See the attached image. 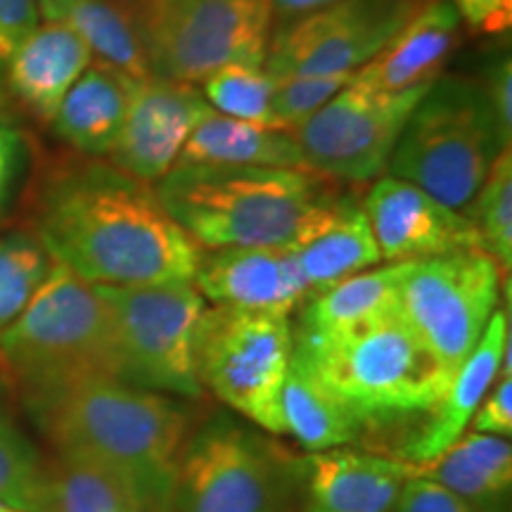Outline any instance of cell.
I'll return each mask as SVG.
<instances>
[{"label":"cell","instance_id":"f35d334b","mask_svg":"<svg viewBox=\"0 0 512 512\" xmlns=\"http://www.w3.org/2000/svg\"><path fill=\"white\" fill-rule=\"evenodd\" d=\"M24 157V138L15 121L0 114V214L8 202L12 185L17 181Z\"/></svg>","mask_w":512,"mask_h":512},{"label":"cell","instance_id":"4dcf8cb0","mask_svg":"<svg viewBox=\"0 0 512 512\" xmlns=\"http://www.w3.org/2000/svg\"><path fill=\"white\" fill-rule=\"evenodd\" d=\"M197 86L214 112L275 126L271 119L275 79L266 72L264 64H228Z\"/></svg>","mask_w":512,"mask_h":512},{"label":"cell","instance_id":"7402d4cb","mask_svg":"<svg viewBox=\"0 0 512 512\" xmlns=\"http://www.w3.org/2000/svg\"><path fill=\"white\" fill-rule=\"evenodd\" d=\"M178 164L309 169L292 131L259 121L233 119L214 110L192 128Z\"/></svg>","mask_w":512,"mask_h":512},{"label":"cell","instance_id":"3957f363","mask_svg":"<svg viewBox=\"0 0 512 512\" xmlns=\"http://www.w3.org/2000/svg\"><path fill=\"white\" fill-rule=\"evenodd\" d=\"M155 188L202 249H297L349 202L339 195V181L311 169L178 164Z\"/></svg>","mask_w":512,"mask_h":512},{"label":"cell","instance_id":"d6986e66","mask_svg":"<svg viewBox=\"0 0 512 512\" xmlns=\"http://www.w3.org/2000/svg\"><path fill=\"white\" fill-rule=\"evenodd\" d=\"M460 17L451 0H427L392 36L354 81L377 91H406L439 79L460 38Z\"/></svg>","mask_w":512,"mask_h":512},{"label":"cell","instance_id":"8d00e7d4","mask_svg":"<svg viewBox=\"0 0 512 512\" xmlns=\"http://www.w3.org/2000/svg\"><path fill=\"white\" fill-rule=\"evenodd\" d=\"M36 0H0V67H5L19 43L38 27Z\"/></svg>","mask_w":512,"mask_h":512},{"label":"cell","instance_id":"4fadbf2b","mask_svg":"<svg viewBox=\"0 0 512 512\" xmlns=\"http://www.w3.org/2000/svg\"><path fill=\"white\" fill-rule=\"evenodd\" d=\"M427 0H335L328 8L285 24L271 36L266 72L356 74Z\"/></svg>","mask_w":512,"mask_h":512},{"label":"cell","instance_id":"7c38bea8","mask_svg":"<svg viewBox=\"0 0 512 512\" xmlns=\"http://www.w3.org/2000/svg\"><path fill=\"white\" fill-rule=\"evenodd\" d=\"M427 86L377 91L351 79L328 105L292 128L306 166L339 183H370L387 174L399 136Z\"/></svg>","mask_w":512,"mask_h":512},{"label":"cell","instance_id":"e0dca14e","mask_svg":"<svg viewBox=\"0 0 512 512\" xmlns=\"http://www.w3.org/2000/svg\"><path fill=\"white\" fill-rule=\"evenodd\" d=\"M415 467L351 448H328L306 458L304 512H394Z\"/></svg>","mask_w":512,"mask_h":512},{"label":"cell","instance_id":"60d3db41","mask_svg":"<svg viewBox=\"0 0 512 512\" xmlns=\"http://www.w3.org/2000/svg\"><path fill=\"white\" fill-rule=\"evenodd\" d=\"M0 512H19V510L10 508V505H3V503H0Z\"/></svg>","mask_w":512,"mask_h":512},{"label":"cell","instance_id":"ab89813d","mask_svg":"<svg viewBox=\"0 0 512 512\" xmlns=\"http://www.w3.org/2000/svg\"><path fill=\"white\" fill-rule=\"evenodd\" d=\"M332 3H335V0H271L273 17L278 15L285 24H290L299 17L311 15V12L328 8Z\"/></svg>","mask_w":512,"mask_h":512},{"label":"cell","instance_id":"f1b7e54d","mask_svg":"<svg viewBox=\"0 0 512 512\" xmlns=\"http://www.w3.org/2000/svg\"><path fill=\"white\" fill-rule=\"evenodd\" d=\"M8 392L10 382L0 370V503L19 512H38L46 458L19 427Z\"/></svg>","mask_w":512,"mask_h":512},{"label":"cell","instance_id":"ffe728a7","mask_svg":"<svg viewBox=\"0 0 512 512\" xmlns=\"http://www.w3.org/2000/svg\"><path fill=\"white\" fill-rule=\"evenodd\" d=\"M93 55L86 43L60 24L43 22L19 43L8 60L12 93L38 119L53 121L64 95L91 67Z\"/></svg>","mask_w":512,"mask_h":512},{"label":"cell","instance_id":"5bb4252c","mask_svg":"<svg viewBox=\"0 0 512 512\" xmlns=\"http://www.w3.org/2000/svg\"><path fill=\"white\" fill-rule=\"evenodd\" d=\"M211 112L197 83L145 76L128 91L124 124L110 164L150 185L174 169L185 140Z\"/></svg>","mask_w":512,"mask_h":512},{"label":"cell","instance_id":"8fae6325","mask_svg":"<svg viewBox=\"0 0 512 512\" xmlns=\"http://www.w3.org/2000/svg\"><path fill=\"white\" fill-rule=\"evenodd\" d=\"M503 271L482 249L408 261L399 313L448 373L467 361L501 304Z\"/></svg>","mask_w":512,"mask_h":512},{"label":"cell","instance_id":"d4e9b609","mask_svg":"<svg viewBox=\"0 0 512 512\" xmlns=\"http://www.w3.org/2000/svg\"><path fill=\"white\" fill-rule=\"evenodd\" d=\"M290 252L309 287V294L328 290L351 275L382 264L380 247L375 242L366 211L351 200L323 233Z\"/></svg>","mask_w":512,"mask_h":512},{"label":"cell","instance_id":"836d02e7","mask_svg":"<svg viewBox=\"0 0 512 512\" xmlns=\"http://www.w3.org/2000/svg\"><path fill=\"white\" fill-rule=\"evenodd\" d=\"M394 512H482L475 505L465 503L446 486H441L430 477L413 475L403 486L399 503Z\"/></svg>","mask_w":512,"mask_h":512},{"label":"cell","instance_id":"277c9868","mask_svg":"<svg viewBox=\"0 0 512 512\" xmlns=\"http://www.w3.org/2000/svg\"><path fill=\"white\" fill-rule=\"evenodd\" d=\"M0 370L24 408L114 377L110 313L98 287L53 264L27 309L0 332Z\"/></svg>","mask_w":512,"mask_h":512},{"label":"cell","instance_id":"5b68a950","mask_svg":"<svg viewBox=\"0 0 512 512\" xmlns=\"http://www.w3.org/2000/svg\"><path fill=\"white\" fill-rule=\"evenodd\" d=\"M294 356L363 425L432 411L453 377L399 311L344 335L294 337Z\"/></svg>","mask_w":512,"mask_h":512},{"label":"cell","instance_id":"1f68e13d","mask_svg":"<svg viewBox=\"0 0 512 512\" xmlns=\"http://www.w3.org/2000/svg\"><path fill=\"white\" fill-rule=\"evenodd\" d=\"M50 268L53 259L31 233L0 238V332L27 309Z\"/></svg>","mask_w":512,"mask_h":512},{"label":"cell","instance_id":"8992f818","mask_svg":"<svg viewBox=\"0 0 512 512\" xmlns=\"http://www.w3.org/2000/svg\"><path fill=\"white\" fill-rule=\"evenodd\" d=\"M503 147L479 81L441 74L403 126L387 174L463 211Z\"/></svg>","mask_w":512,"mask_h":512},{"label":"cell","instance_id":"f546056e","mask_svg":"<svg viewBox=\"0 0 512 512\" xmlns=\"http://www.w3.org/2000/svg\"><path fill=\"white\" fill-rule=\"evenodd\" d=\"M479 247L508 273L512 266V150L503 147L467 207Z\"/></svg>","mask_w":512,"mask_h":512},{"label":"cell","instance_id":"44dd1931","mask_svg":"<svg viewBox=\"0 0 512 512\" xmlns=\"http://www.w3.org/2000/svg\"><path fill=\"white\" fill-rule=\"evenodd\" d=\"M131 83L117 69L93 60L50 121L57 136L83 157L110 155L124 124Z\"/></svg>","mask_w":512,"mask_h":512},{"label":"cell","instance_id":"52a82bcc","mask_svg":"<svg viewBox=\"0 0 512 512\" xmlns=\"http://www.w3.org/2000/svg\"><path fill=\"white\" fill-rule=\"evenodd\" d=\"M152 76L200 83L228 64H264L271 0H114Z\"/></svg>","mask_w":512,"mask_h":512},{"label":"cell","instance_id":"ac0fdd59","mask_svg":"<svg viewBox=\"0 0 512 512\" xmlns=\"http://www.w3.org/2000/svg\"><path fill=\"white\" fill-rule=\"evenodd\" d=\"M512 344L510 313L498 309L486 325L482 339L448 382L444 396L432 408L430 425L403 448V460L415 470H427L444 456L470 427L472 415L496 382L503 363V351Z\"/></svg>","mask_w":512,"mask_h":512},{"label":"cell","instance_id":"ba28073f","mask_svg":"<svg viewBox=\"0 0 512 512\" xmlns=\"http://www.w3.org/2000/svg\"><path fill=\"white\" fill-rule=\"evenodd\" d=\"M110 313L114 377L131 387L200 399L197 332L207 299L192 283L95 285Z\"/></svg>","mask_w":512,"mask_h":512},{"label":"cell","instance_id":"9a60e30c","mask_svg":"<svg viewBox=\"0 0 512 512\" xmlns=\"http://www.w3.org/2000/svg\"><path fill=\"white\" fill-rule=\"evenodd\" d=\"M363 211L387 264L482 249L463 211L446 207L430 192L396 176L377 178Z\"/></svg>","mask_w":512,"mask_h":512},{"label":"cell","instance_id":"603a6c76","mask_svg":"<svg viewBox=\"0 0 512 512\" xmlns=\"http://www.w3.org/2000/svg\"><path fill=\"white\" fill-rule=\"evenodd\" d=\"M408 261L370 268L304 299L294 337L318 339L344 335L399 311V285Z\"/></svg>","mask_w":512,"mask_h":512},{"label":"cell","instance_id":"9c48e42d","mask_svg":"<svg viewBox=\"0 0 512 512\" xmlns=\"http://www.w3.org/2000/svg\"><path fill=\"white\" fill-rule=\"evenodd\" d=\"M294 354L292 316L209 304L197 332V373L233 413L285 434L283 387Z\"/></svg>","mask_w":512,"mask_h":512},{"label":"cell","instance_id":"d6a6232c","mask_svg":"<svg viewBox=\"0 0 512 512\" xmlns=\"http://www.w3.org/2000/svg\"><path fill=\"white\" fill-rule=\"evenodd\" d=\"M351 79H354V74L278 76L271 98L273 124L292 131L313 117L320 107L328 105Z\"/></svg>","mask_w":512,"mask_h":512},{"label":"cell","instance_id":"7a4b0ae2","mask_svg":"<svg viewBox=\"0 0 512 512\" xmlns=\"http://www.w3.org/2000/svg\"><path fill=\"white\" fill-rule=\"evenodd\" d=\"M55 453L98 465L133 512H174L190 411L178 396L98 377L27 408Z\"/></svg>","mask_w":512,"mask_h":512},{"label":"cell","instance_id":"74e56055","mask_svg":"<svg viewBox=\"0 0 512 512\" xmlns=\"http://www.w3.org/2000/svg\"><path fill=\"white\" fill-rule=\"evenodd\" d=\"M460 22L482 34H505L512 24V0H451Z\"/></svg>","mask_w":512,"mask_h":512},{"label":"cell","instance_id":"30bf717a","mask_svg":"<svg viewBox=\"0 0 512 512\" xmlns=\"http://www.w3.org/2000/svg\"><path fill=\"white\" fill-rule=\"evenodd\" d=\"M294 472L278 446L228 415L188 434L174 512H287Z\"/></svg>","mask_w":512,"mask_h":512},{"label":"cell","instance_id":"cb8c5ba5","mask_svg":"<svg viewBox=\"0 0 512 512\" xmlns=\"http://www.w3.org/2000/svg\"><path fill=\"white\" fill-rule=\"evenodd\" d=\"M427 477L477 510L501 512L512 486L510 439L479 432L463 434L430 465Z\"/></svg>","mask_w":512,"mask_h":512},{"label":"cell","instance_id":"6da1fadb","mask_svg":"<svg viewBox=\"0 0 512 512\" xmlns=\"http://www.w3.org/2000/svg\"><path fill=\"white\" fill-rule=\"evenodd\" d=\"M34 238L53 264L91 285L192 283L202 254L155 185L93 157L48 176L36 200Z\"/></svg>","mask_w":512,"mask_h":512},{"label":"cell","instance_id":"2e32d148","mask_svg":"<svg viewBox=\"0 0 512 512\" xmlns=\"http://www.w3.org/2000/svg\"><path fill=\"white\" fill-rule=\"evenodd\" d=\"M192 285L207 304L287 316L309 297L292 252L283 247L202 249Z\"/></svg>","mask_w":512,"mask_h":512},{"label":"cell","instance_id":"4316f807","mask_svg":"<svg viewBox=\"0 0 512 512\" xmlns=\"http://www.w3.org/2000/svg\"><path fill=\"white\" fill-rule=\"evenodd\" d=\"M285 434H292L306 451H328L354 444L363 422L292 354L283 387Z\"/></svg>","mask_w":512,"mask_h":512},{"label":"cell","instance_id":"484cf974","mask_svg":"<svg viewBox=\"0 0 512 512\" xmlns=\"http://www.w3.org/2000/svg\"><path fill=\"white\" fill-rule=\"evenodd\" d=\"M43 22L60 24L79 36L93 60L117 69L131 81L150 76L136 34L114 0H36Z\"/></svg>","mask_w":512,"mask_h":512},{"label":"cell","instance_id":"e575fe53","mask_svg":"<svg viewBox=\"0 0 512 512\" xmlns=\"http://www.w3.org/2000/svg\"><path fill=\"white\" fill-rule=\"evenodd\" d=\"M472 432L510 439L512 434V377H498L472 415Z\"/></svg>","mask_w":512,"mask_h":512},{"label":"cell","instance_id":"83f0119b","mask_svg":"<svg viewBox=\"0 0 512 512\" xmlns=\"http://www.w3.org/2000/svg\"><path fill=\"white\" fill-rule=\"evenodd\" d=\"M38 512H133L121 486L98 465L55 453L43 470Z\"/></svg>","mask_w":512,"mask_h":512},{"label":"cell","instance_id":"d590c367","mask_svg":"<svg viewBox=\"0 0 512 512\" xmlns=\"http://www.w3.org/2000/svg\"><path fill=\"white\" fill-rule=\"evenodd\" d=\"M494 112L498 133L503 145H510L512 138V62L510 55L498 57L486 72V81L479 83Z\"/></svg>","mask_w":512,"mask_h":512}]
</instances>
